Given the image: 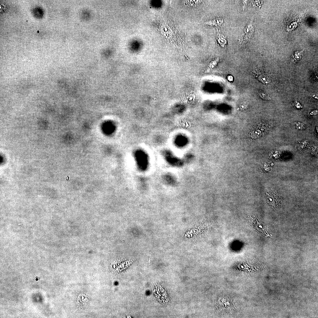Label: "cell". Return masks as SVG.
I'll use <instances>...</instances> for the list:
<instances>
[{"instance_id":"obj_1","label":"cell","mask_w":318,"mask_h":318,"mask_svg":"<svg viewBox=\"0 0 318 318\" xmlns=\"http://www.w3.org/2000/svg\"><path fill=\"white\" fill-rule=\"evenodd\" d=\"M134 157L138 169L141 171H146L149 165V158L147 153L142 150L138 149L134 153Z\"/></svg>"},{"instance_id":"obj_2","label":"cell","mask_w":318,"mask_h":318,"mask_svg":"<svg viewBox=\"0 0 318 318\" xmlns=\"http://www.w3.org/2000/svg\"><path fill=\"white\" fill-rule=\"evenodd\" d=\"M163 153L165 160L170 165L180 167L183 165V162L181 160L176 156L170 151L165 150Z\"/></svg>"},{"instance_id":"obj_3","label":"cell","mask_w":318,"mask_h":318,"mask_svg":"<svg viewBox=\"0 0 318 318\" xmlns=\"http://www.w3.org/2000/svg\"><path fill=\"white\" fill-rule=\"evenodd\" d=\"M188 137L183 134H179L177 135L174 138V143L175 145L177 147L183 148L188 144Z\"/></svg>"},{"instance_id":"obj_4","label":"cell","mask_w":318,"mask_h":318,"mask_svg":"<svg viewBox=\"0 0 318 318\" xmlns=\"http://www.w3.org/2000/svg\"><path fill=\"white\" fill-rule=\"evenodd\" d=\"M223 23V19L221 18H219L215 19L210 21L208 23L213 25L216 26H220L222 25Z\"/></svg>"},{"instance_id":"obj_5","label":"cell","mask_w":318,"mask_h":318,"mask_svg":"<svg viewBox=\"0 0 318 318\" xmlns=\"http://www.w3.org/2000/svg\"><path fill=\"white\" fill-rule=\"evenodd\" d=\"M221 37H219L218 42L222 46H224L226 44V40L225 39L224 36H221Z\"/></svg>"}]
</instances>
